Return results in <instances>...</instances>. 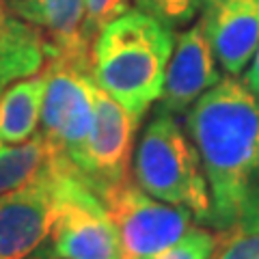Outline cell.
<instances>
[{"label":"cell","mask_w":259,"mask_h":259,"mask_svg":"<svg viewBox=\"0 0 259 259\" xmlns=\"http://www.w3.org/2000/svg\"><path fill=\"white\" fill-rule=\"evenodd\" d=\"M46 69V95L39 132L54 158L69 166L87 143L95 121L97 84L91 74V50L50 48Z\"/></svg>","instance_id":"4"},{"label":"cell","mask_w":259,"mask_h":259,"mask_svg":"<svg viewBox=\"0 0 259 259\" xmlns=\"http://www.w3.org/2000/svg\"><path fill=\"white\" fill-rule=\"evenodd\" d=\"M54 259H121V242L104 201L69 168L56 182Z\"/></svg>","instance_id":"5"},{"label":"cell","mask_w":259,"mask_h":259,"mask_svg":"<svg viewBox=\"0 0 259 259\" xmlns=\"http://www.w3.org/2000/svg\"><path fill=\"white\" fill-rule=\"evenodd\" d=\"M244 84L259 97V46H257V52L253 56V63H250L248 71L244 74Z\"/></svg>","instance_id":"19"},{"label":"cell","mask_w":259,"mask_h":259,"mask_svg":"<svg viewBox=\"0 0 259 259\" xmlns=\"http://www.w3.org/2000/svg\"><path fill=\"white\" fill-rule=\"evenodd\" d=\"M186 127L203 164L212 214L225 233L259 218V97L236 76L221 78L186 112Z\"/></svg>","instance_id":"1"},{"label":"cell","mask_w":259,"mask_h":259,"mask_svg":"<svg viewBox=\"0 0 259 259\" xmlns=\"http://www.w3.org/2000/svg\"><path fill=\"white\" fill-rule=\"evenodd\" d=\"M139 125L141 119L130 115L121 104L97 89L95 121L87 143L71 162V173L100 199L130 180Z\"/></svg>","instance_id":"7"},{"label":"cell","mask_w":259,"mask_h":259,"mask_svg":"<svg viewBox=\"0 0 259 259\" xmlns=\"http://www.w3.org/2000/svg\"><path fill=\"white\" fill-rule=\"evenodd\" d=\"M48 52L44 32L18 18L7 0H0V93L22 78L39 74Z\"/></svg>","instance_id":"11"},{"label":"cell","mask_w":259,"mask_h":259,"mask_svg":"<svg viewBox=\"0 0 259 259\" xmlns=\"http://www.w3.org/2000/svg\"><path fill=\"white\" fill-rule=\"evenodd\" d=\"M54 162V153L41 132L32 134L28 141L0 147V194L13 192L37 180Z\"/></svg>","instance_id":"14"},{"label":"cell","mask_w":259,"mask_h":259,"mask_svg":"<svg viewBox=\"0 0 259 259\" xmlns=\"http://www.w3.org/2000/svg\"><path fill=\"white\" fill-rule=\"evenodd\" d=\"M11 11L46 35L56 50H91L84 24V0H7Z\"/></svg>","instance_id":"12"},{"label":"cell","mask_w":259,"mask_h":259,"mask_svg":"<svg viewBox=\"0 0 259 259\" xmlns=\"http://www.w3.org/2000/svg\"><path fill=\"white\" fill-rule=\"evenodd\" d=\"M61 162L22 188L0 194V259H54L52 229Z\"/></svg>","instance_id":"8"},{"label":"cell","mask_w":259,"mask_h":259,"mask_svg":"<svg viewBox=\"0 0 259 259\" xmlns=\"http://www.w3.org/2000/svg\"><path fill=\"white\" fill-rule=\"evenodd\" d=\"M212 259H259V218L218 233Z\"/></svg>","instance_id":"15"},{"label":"cell","mask_w":259,"mask_h":259,"mask_svg":"<svg viewBox=\"0 0 259 259\" xmlns=\"http://www.w3.org/2000/svg\"><path fill=\"white\" fill-rule=\"evenodd\" d=\"M136 9L156 18L171 30L188 26L201 11V0H134Z\"/></svg>","instance_id":"17"},{"label":"cell","mask_w":259,"mask_h":259,"mask_svg":"<svg viewBox=\"0 0 259 259\" xmlns=\"http://www.w3.org/2000/svg\"><path fill=\"white\" fill-rule=\"evenodd\" d=\"M173 46L171 28L139 9H127L97 32L91 46L97 89L143 119L162 95Z\"/></svg>","instance_id":"2"},{"label":"cell","mask_w":259,"mask_h":259,"mask_svg":"<svg viewBox=\"0 0 259 259\" xmlns=\"http://www.w3.org/2000/svg\"><path fill=\"white\" fill-rule=\"evenodd\" d=\"M199 24L218 67L242 74L259 46V0H201Z\"/></svg>","instance_id":"9"},{"label":"cell","mask_w":259,"mask_h":259,"mask_svg":"<svg viewBox=\"0 0 259 259\" xmlns=\"http://www.w3.org/2000/svg\"><path fill=\"white\" fill-rule=\"evenodd\" d=\"M218 246V233L203 227H192L184 238H180L168 248L145 259H212Z\"/></svg>","instance_id":"16"},{"label":"cell","mask_w":259,"mask_h":259,"mask_svg":"<svg viewBox=\"0 0 259 259\" xmlns=\"http://www.w3.org/2000/svg\"><path fill=\"white\" fill-rule=\"evenodd\" d=\"M46 95V69L22 78L0 93V147L28 141L39 132Z\"/></svg>","instance_id":"13"},{"label":"cell","mask_w":259,"mask_h":259,"mask_svg":"<svg viewBox=\"0 0 259 259\" xmlns=\"http://www.w3.org/2000/svg\"><path fill=\"white\" fill-rule=\"evenodd\" d=\"M132 160L134 182L145 192L188 209L199 223H209L212 197L203 164L175 115L156 110L143 130Z\"/></svg>","instance_id":"3"},{"label":"cell","mask_w":259,"mask_h":259,"mask_svg":"<svg viewBox=\"0 0 259 259\" xmlns=\"http://www.w3.org/2000/svg\"><path fill=\"white\" fill-rule=\"evenodd\" d=\"M121 242V259H145L175 244L192 229V214L164 203L127 180L102 199Z\"/></svg>","instance_id":"6"},{"label":"cell","mask_w":259,"mask_h":259,"mask_svg":"<svg viewBox=\"0 0 259 259\" xmlns=\"http://www.w3.org/2000/svg\"><path fill=\"white\" fill-rule=\"evenodd\" d=\"M125 11H127V0H84V24H87V32L93 37V41L97 32L106 24L117 20Z\"/></svg>","instance_id":"18"},{"label":"cell","mask_w":259,"mask_h":259,"mask_svg":"<svg viewBox=\"0 0 259 259\" xmlns=\"http://www.w3.org/2000/svg\"><path fill=\"white\" fill-rule=\"evenodd\" d=\"M218 82L221 71L214 52L201 24H194L175 39L158 108L168 115L186 117L192 104Z\"/></svg>","instance_id":"10"}]
</instances>
